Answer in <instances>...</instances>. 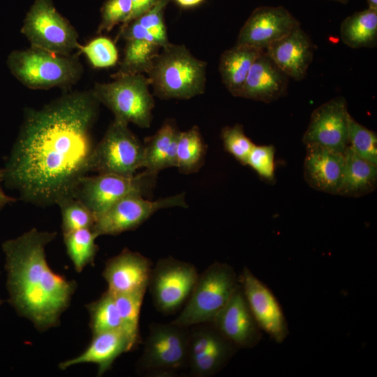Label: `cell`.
I'll return each mask as SVG.
<instances>
[{
	"instance_id": "1f68e13d",
	"label": "cell",
	"mask_w": 377,
	"mask_h": 377,
	"mask_svg": "<svg viewBox=\"0 0 377 377\" xmlns=\"http://www.w3.org/2000/svg\"><path fill=\"white\" fill-rule=\"evenodd\" d=\"M57 205L61 209L63 235L79 229L93 228L95 214L76 198L68 197Z\"/></svg>"
},
{
	"instance_id": "5bb4252c",
	"label": "cell",
	"mask_w": 377,
	"mask_h": 377,
	"mask_svg": "<svg viewBox=\"0 0 377 377\" xmlns=\"http://www.w3.org/2000/svg\"><path fill=\"white\" fill-rule=\"evenodd\" d=\"M249 309L258 326L278 343L288 335V323L271 290L246 267L239 277Z\"/></svg>"
},
{
	"instance_id": "30bf717a",
	"label": "cell",
	"mask_w": 377,
	"mask_h": 377,
	"mask_svg": "<svg viewBox=\"0 0 377 377\" xmlns=\"http://www.w3.org/2000/svg\"><path fill=\"white\" fill-rule=\"evenodd\" d=\"M188 327L172 323H152L138 361L141 371L172 374L188 362Z\"/></svg>"
},
{
	"instance_id": "8992f818",
	"label": "cell",
	"mask_w": 377,
	"mask_h": 377,
	"mask_svg": "<svg viewBox=\"0 0 377 377\" xmlns=\"http://www.w3.org/2000/svg\"><path fill=\"white\" fill-rule=\"evenodd\" d=\"M109 82H96L91 91L100 104L107 107L114 119L140 128H149L154 99L145 74L113 77Z\"/></svg>"
},
{
	"instance_id": "d590c367",
	"label": "cell",
	"mask_w": 377,
	"mask_h": 377,
	"mask_svg": "<svg viewBox=\"0 0 377 377\" xmlns=\"http://www.w3.org/2000/svg\"><path fill=\"white\" fill-rule=\"evenodd\" d=\"M170 1L160 0L146 13L134 19L148 31L161 48L170 43L164 21V12Z\"/></svg>"
},
{
	"instance_id": "74e56055",
	"label": "cell",
	"mask_w": 377,
	"mask_h": 377,
	"mask_svg": "<svg viewBox=\"0 0 377 377\" xmlns=\"http://www.w3.org/2000/svg\"><path fill=\"white\" fill-rule=\"evenodd\" d=\"M275 148L273 145H256L247 158L249 165L259 177L268 183L275 180Z\"/></svg>"
},
{
	"instance_id": "ba28073f",
	"label": "cell",
	"mask_w": 377,
	"mask_h": 377,
	"mask_svg": "<svg viewBox=\"0 0 377 377\" xmlns=\"http://www.w3.org/2000/svg\"><path fill=\"white\" fill-rule=\"evenodd\" d=\"M143 145L128 124L114 119L95 145L89 172L131 177L142 168Z\"/></svg>"
},
{
	"instance_id": "4316f807",
	"label": "cell",
	"mask_w": 377,
	"mask_h": 377,
	"mask_svg": "<svg viewBox=\"0 0 377 377\" xmlns=\"http://www.w3.org/2000/svg\"><path fill=\"white\" fill-rule=\"evenodd\" d=\"M207 146L197 126L180 131L176 149V168L183 174L200 170L205 163Z\"/></svg>"
},
{
	"instance_id": "7bdbcfd3",
	"label": "cell",
	"mask_w": 377,
	"mask_h": 377,
	"mask_svg": "<svg viewBox=\"0 0 377 377\" xmlns=\"http://www.w3.org/2000/svg\"><path fill=\"white\" fill-rule=\"evenodd\" d=\"M333 1H336L342 3H347L348 1V0H333Z\"/></svg>"
},
{
	"instance_id": "6da1fadb",
	"label": "cell",
	"mask_w": 377,
	"mask_h": 377,
	"mask_svg": "<svg viewBox=\"0 0 377 377\" xmlns=\"http://www.w3.org/2000/svg\"><path fill=\"white\" fill-rule=\"evenodd\" d=\"M99 105L91 90L67 91L41 108L27 110L3 168L6 186L36 205L71 197L89 172Z\"/></svg>"
},
{
	"instance_id": "2e32d148",
	"label": "cell",
	"mask_w": 377,
	"mask_h": 377,
	"mask_svg": "<svg viewBox=\"0 0 377 377\" xmlns=\"http://www.w3.org/2000/svg\"><path fill=\"white\" fill-rule=\"evenodd\" d=\"M214 327L237 348H251L262 339L240 285L212 323Z\"/></svg>"
},
{
	"instance_id": "83f0119b",
	"label": "cell",
	"mask_w": 377,
	"mask_h": 377,
	"mask_svg": "<svg viewBox=\"0 0 377 377\" xmlns=\"http://www.w3.org/2000/svg\"><path fill=\"white\" fill-rule=\"evenodd\" d=\"M237 348L222 334L206 350L188 360L194 376L207 377L219 372L229 362Z\"/></svg>"
},
{
	"instance_id": "484cf974",
	"label": "cell",
	"mask_w": 377,
	"mask_h": 377,
	"mask_svg": "<svg viewBox=\"0 0 377 377\" xmlns=\"http://www.w3.org/2000/svg\"><path fill=\"white\" fill-rule=\"evenodd\" d=\"M124 56L112 77L126 75L146 74L161 47L156 43L140 38L124 39Z\"/></svg>"
},
{
	"instance_id": "7c38bea8",
	"label": "cell",
	"mask_w": 377,
	"mask_h": 377,
	"mask_svg": "<svg viewBox=\"0 0 377 377\" xmlns=\"http://www.w3.org/2000/svg\"><path fill=\"white\" fill-rule=\"evenodd\" d=\"M198 274L190 263L172 257L158 260L148 283L156 309L165 314L179 309L188 299Z\"/></svg>"
},
{
	"instance_id": "f546056e",
	"label": "cell",
	"mask_w": 377,
	"mask_h": 377,
	"mask_svg": "<svg viewBox=\"0 0 377 377\" xmlns=\"http://www.w3.org/2000/svg\"><path fill=\"white\" fill-rule=\"evenodd\" d=\"M146 291L113 295L121 322V331L128 340L131 351L140 342V312Z\"/></svg>"
},
{
	"instance_id": "d4e9b609",
	"label": "cell",
	"mask_w": 377,
	"mask_h": 377,
	"mask_svg": "<svg viewBox=\"0 0 377 377\" xmlns=\"http://www.w3.org/2000/svg\"><path fill=\"white\" fill-rule=\"evenodd\" d=\"M342 42L351 48L372 47L377 42V10L367 8L345 18L340 26Z\"/></svg>"
},
{
	"instance_id": "4dcf8cb0",
	"label": "cell",
	"mask_w": 377,
	"mask_h": 377,
	"mask_svg": "<svg viewBox=\"0 0 377 377\" xmlns=\"http://www.w3.org/2000/svg\"><path fill=\"white\" fill-rule=\"evenodd\" d=\"M86 307L90 316L89 327L92 334L121 329L114 297L108 290L98 300L87 304Z\"/></svg>"
},
{
	"instance_id": "b9f144b4",
	"label": "cell",
	"mask_w": 377,
	"mask_h": 377,
	"mask_svg": "<svg viewBox=\"0 0 377 377\" xmlns=\"http://www.w3.org/2000/svg\"><path fill=\"white\" fill-rule=\"evenodd\" d=\"M368 8L372 10H377V0H367Z\"/></svg>"
},
{
	"instance_id": "8fae6325",
	"label": "cell",
	"mask_w": 377,
	"mask_h": 377,
	"mask_svg": "<svg viewBox=\"0 0 377 377\" xmlns=\"http://www.w3.org/2000/svg\"><path fill=\"white\" fill-rule=\"evenodd\" d=\"M174 207H188L184 193L156 200L131 194L97 215L92 230L98 237L117 235L136 229L157 211Z\"/></svg>"
},
{
	"instance_id": "ac0fdd59",
	"label": "cell",
	"mask_w": 377,
	"mask_h": 377,
	"mask_svg": "<svg viewBox=\"0 0 377 377\" xmlns=\"http://www.w3.org/2000/svg\"><path fill=\"white\" fill-rule=\"evenodd\" d=\"M304 162V177L312 188L338 195L345 158L342 152L316 145H306Z\"/></svg>"
},
{
	"instance_id": "7a4b0ae2",
	"label": "cell",
	"mask_w": 377,
	"mask_h": 377,
	"mask_svg": "<svg viewBox=\"0 0 377 377\" xmlns=\"http://www.w3.org/2000/svg\"><path fill=\"white\" fill-rule=\"evenodd\" d=\"M56 235L32 228L2 244L8 302L40 332L59 325L77 286L75 280L54 272L47 262L45 246Z\"/></svg>"
},
{
	"instance_id": "8d00e7d4",
	"label": "cell",
	"mask_w": 377,
	"mask_h": 377,
	"mask_svg": "<svg viewBox=\"0 0 377 377\" xmlns=\"http://www.w3.org/2000/svg\"><path fill=\"white\" fill-rule=\"evenodd\" d=\"M131 11V0H105L101 9L97 34L110 31L118 24H126Z\"/></svg>"
},
{
	"instance_id": "60d3db41",
	"label": "cell",
	"mask_w": 377,
	"mask_h": 377,
	"mask_svg": "<svg viewBox=\"0 0 377 377\" xmlns=\"http://www.w3.org/2000/svg\"><path fill=\"white\" fill-rule=\"evenodd\" d=\"M179 6L184 8L195 7L202 3L205 0H174Z\"/></svg>"
},
{
	"instance_id": "f1b7e54d",
	"label": "cell",
	"mask_w": 377,
	"mask_h": 377,
	"mask_svg": "<svg viewBox=\"0 0 377 377\" xmlns=\"http://www.w3.org/2000/svg\"><path fill=\"white\" fill-rule=\"evenodd\" d=\"M66 252L75 271L80 273L88 265H94L98 251L95 242L97 235L92 228H82L64 234Z\"/></svg>"
},
{
	"instance_id": "277c9868",
	"label": "cell",
	"mask_w": 377,
	"mask_h": 377,
	"mask_svg": "<svg viewBox=\"0 0 377 377\" xmlns=\"http://www.w3.org/2000/svg\"><path fill=\"white\" fill-rule=\"evenodd\" d=\"M7 66L20 82L35 90L68 89L80 80L84 71L77 54H57L33 46L13 51Z\"/></svg>"
},
{
	"instance_id": "f35d334b",
	"label": "cell",
	"mask_w": 377,
	"mask_h": 377,
	"mask_svg": "<svg viewBox=\"0 0 377 377\" xmlns=\"http://www.w3.org/2000/svg\"><path fill=\"white\" fill-rule=\"evenodd\" d=\"M160 0H131L132 11L126 24L151 8ZM124 24V25H126ZM121 25V26H124Z\"/></svg>"
},
{
	"instance_id": "7402d4cb",
	"label": "cell",
	"mask_w": 377,
	"mask_h": 377,
	"mask_svg": "<svg viewBox=\"0 0 377 377\" xmlns=\"http://www.w3.org/2000/svg\"><path fill=\"white\" fill-rule=\"evenodd\" d=\"M180 131L172 120L165 121L151 136L145 139L142 168L158 174L176 167V149Z\"/></svg>"
},
{
	"instance_id": "e575fe53",
	"label": "cell",
	"mask_w": 377,
	"mask_h": 377,
	"mask_svg": "<svg viewBox=\"0 0 377 377\" xmlns=\"http://www.w3.org/2000/svg\"><path fill=\"white\" fill-rule=\"evenodd\" d=\"M221 138L225 151L242 165H246L247 158L255 144L244 133L243 126L236 124L223 127Z\"/></svg>"
},
{
	"instance_id": "3957f363",
	"label": "cell",
	"mask_w": 377,
	"mask_h": 377,
	"mask_svg": "<svg viewBox=\"0 0 377 377\" xmlns=\"http://www.w3.org/2000/svg\"><path fill=\"white\" fill-rule=\"evenodd\" d=\"M146 75L158 98L187 100L205 92L207 64L184 45L170 43L154 58Z\"/></svg>"
},
{
	"instance_id": "9a60e30c",
	"label": "cell",
	"mask_w": 377,
	"mask_h": 377,
	"mask_svg": "<svg viewBox=\"0 0 377 377\" xmlns=\"http://www.w3.org/2000/svg\"><path fill=\"white\" fill-rule=\"evenodd\" d=\"M299 26V21L283 6L258 7L241 28L236 44L265 50Z\"/></svg>"
},
{
	"instance_id": "5b68a950",
	"label": "cell",
	"mask_w": 377,
	"mask_h": 377,
	"mask_svg": "<svg viewBox=\"0 0 377 377\" xmlns=\"http://www.w3.org/2000/svg\"><path fill=\"white\" fill-rule=\"evenodd\" d=\"M239 285V277L232 266L212 263L198 274L184 308L172 323L186 327L212 323Z\"/></svg>"
},
{
	"instance_id": "e0dca14e",
	"label": "cell",
	"mask_w": 377,
	"mask_h": 377,
	"mask_svg": "<svg viewBox=\"0 0 377 377\" xmlns=\"http://www.w3.org/2000/svg\"><path fill=\"white\" fill-rule=\"evenodd\" d=\"M151 269L150 259L124 248L106 261L102 274L108 292L128 294L147 290Z\"/></svg>"
},
{
	"instance_id": "ab89813d",
	"label": "cell",
	"mask_w": 377,
	"mask_h": 377,
	"mask_svg": "<svg viewBox=\"0 0 377 377\" xmlns=\"http://www.w3.org/2000/svg\"><path fill=\"white\" fill-rule=\"evenodd\" d=\"M4 180V170L0 168V209L6 205L15 202L16 198L8 195L2 188L1 183Z\"/></svg>"
},
{
	"instance_id": "ee69618b",
	"label": "cell",
	"mask_w": 377,
	"mask_h": 377,
	"mask_svg": "<svg viewBox=\"0 0 377 377\" xmlns=\"http://www.w3.org/2000/svg\"><path fill=\"white\" fill-rule=\"evenodd\" d=\"M3 302L1 300H0V305H1Z\"/></svg>"
},
{
	"instance_id": "603a6c76",
	"label": "cell",
	"mask_w": 377,
	"mask_h": 377,
	"mask_svg": "<svg viewBox=\"0 0 377 377\" xmlns=\"http://www.w3.org/2000/svg\"><path fill=\"white\" fill-rule=\"evenodd\" d=\"M264 52L265 50L235 44L221 54L219 71L223 84L233 96L239 97L253 64Z\"/></svg>"
},
{
	"instance_id": "44dd1931",
	"label": "cell",
	"mask_w": 377,
	"mask_h": 377,
	"mask_svg": "<svg viewBox=\"0 0 377 377\" xmlns=\"http://www.w3.org/2000/svg\"><path fill=\"white\" fill-rule=\"evenodd\" d=\"M129 342L121 330L92 334L87 348L80 355L59 364L60 369L83 363H94L98 367L100 376L110 369L114 360L122 353L130 352Z\"/></svg>"
},
{
	"instance_id": "d6986e66",
	"label": "cell",
	"mask_w": 377,
	"mask_h": 377,
	"mask_svg": "<svg viewBox=\"0 0 377 377\" xmlns=\"http://www.w3.org/2000/svg\"><path fill=\"white\" fill-rule=\"evenodd\" d=\"M313 44L301 25L265 50L276 66L296 81L306 76L313 60Z\"/></svg>"
},
{
	"instance_id": "52a82bcc",
	"label": "cell",
	"mask_w": 377,
	"mask_h": 377,
	"mask_svg": "<svg viewBox=\"0 0 377 377\" xmlns=\"http://www.w3.org/2000/svg\"><path fill=\"white\" fill-rule=\"evenodd\" d=\"M157 175L145 170L131 177L107 173L85 175L77 182L72 196L96 216L126 195L140 194L145 198L151 197Z\"/></svg>"
},
{
	"instance_id": "ffe728a7",
	"label": "cell",
	"mask_w": 377,
	"mask_h": 377,
	"mask_svg": "<svg viewBox=\"0 0 377 377\" xmlns=\"http://www.w3.org/2000/svg\"><path fill=\"white\" fill-rule=\"evenodd\" d=\"M288 79L264 52L253 64L239 97L272 103L286 95Z\"/></svg>"
},
{
	"instance_id": "d6a6232c",
	"label": "cell",
	"mask_w": 377,
	"mask_h": 377,
	"mask_svg": "<svg viewBox=\"0 0 377 377\" xmlns=\"http://www.w3.org/2000/svg\"><path fill=\"white\" fill-rule=\"evenodd\" d=\"M348 146L360 157L377 165V135L357 122L351 115L348 121Z\"/></svg>"
},
{
	"instance_id": "4fadbf2b",
	"label": "cell",
	"mask_w": 377,
	"mask_h": 377,
	"mask_svg": "<svg viewBox=\"0 0 377 377\" xmlns=\"http://www.w3.org/2000/svg\"><path fill=\"white\" fill-rule=\"evenodd\" d=\"M347 101L337 96L316 108L302 137L303 143L316 145L343 153L348 146Z\"/></svg>"
},
{
	"instance_id": "cb8c5ba5",
	"label": "cell",
	"mask_w": 377,
	"mask_h": 377,
	"mask_svg": "<svg viewBox=\"0 0 377 377\" xmlns=\"http://www.w3.org/2000/svg\"><path fill=\"white\" fill-rule=\"evenodd\" d=\"M345 165L338 195L358 198L373 192L377 186V165L357 155L348 146Z\"/></svg>"
},
{
	"instance_id": "9c48e42d",
	"label": "cell",
	"mask_w": 377,
	"mask_h": 377,
	"mask_svg": "<svg viewBox=\"0 0 377 377\" xmlns=\"http://www.w3.org/2000/svg\"><path fill=\"white\" fill-rule=\"evenodd\" d=\"M21 33L30 46L57 54H71L81 46L77 31L52 0L34 1L26 14Z\"/></svg>"
},
{
	"instance_id": "836d02e7",
	"label": "cell",
	"mask_w": 377,
	"mask_h": 377,
	"mask_svg": "<svg viewBox=\"0 0 377 377\" xmlns=\"http://www.w3.org/2000/svg\"><path fill=\"white\" fill-rule=\"evenodd\" d=\"M79 53L84 54L95 68H109L114 66L119 59L115 43L105 36H98L84 45L80 46Z\"/></svg>"
}]
</instances>
